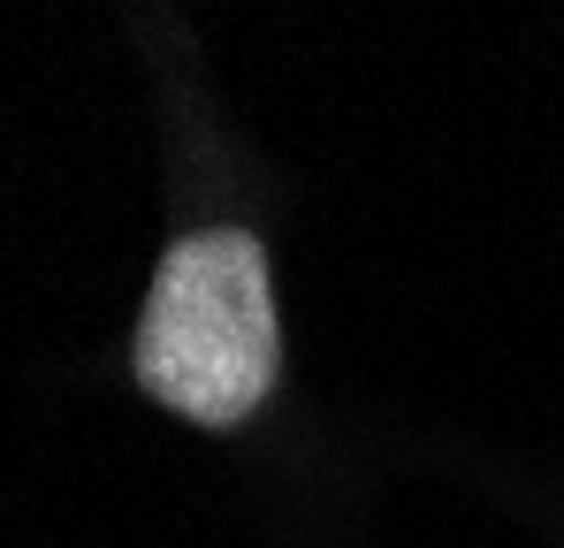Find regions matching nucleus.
Listing matches in <instances>:
<instances>
[{
  "label": "nucleus",
  "mask_w": 564,
  "mask_h": 548,
  "mask_svg": "<svg viewBox=\"0 0 564 548\" xmlns=\"http://www.w3.org/2000/svg\"><path fill=\"white\" fill-rule=\"evenodd\" d=\"M268 252L245 229H206L169 252L138 320V381L198 427H237L275 388Z\"/></svg>",
  "instance_id": "f257e3e1"
}]
</instances>
